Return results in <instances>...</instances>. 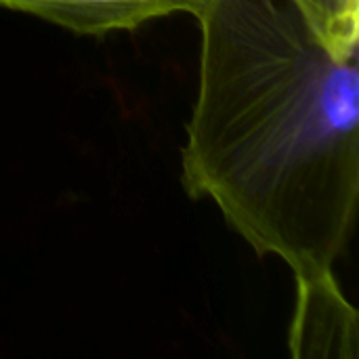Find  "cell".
<instances>
[{"label": "cell", "mask_w": 359, "mask_h": 359, "mask_svg": "<svg viewBox=\"0 0 359 359\" xmlns=\"http://www.w3.org/2000/svg\"><path fill=\"white\" fill-rule=\"evenodd\" d=\"M0 4L76 34L103 36L114 29H137L149 19L172 13L198 15L204 0H0Z\"/></svg>", "instance_id": "obj_3"}, {"label": "cell", "mask_w": 359, "mask_h": 359, "mask_svg": "<svg viewBox=\"0 0 359 359\" xmlns=\"http://www.w3.org/2000/svg\"><path fill=\"white\" fill-rule=\"evenodd\" d=\"M297 311L290 324V355L297 359L358 358V311L343 297L332 271L297 280Z\"/></svg>", "instance_id": "obj_2"}, {"label": "cell", "mask_w": 359, "mask_h": 359, "mask_svg": "<svg viewBox=\"0 0 359 359\" xmlns=\"http://www.w3.org/2000/svg\"><path fill=\"white\" fill-rule=\"evenodd\" d=\"M183 183L297 280L332 271L359 200L358 53L337 55L297 0H204Z\"/></svg>", "instance_id": "obj_1"}, {"label": "cell", "mask_w": 359, "mask_h": 359, "mask_svg": "<svg viewBox=\"0 0 359 359\" xmlns=\"http://www.w3.org/2000/svg\"><path fill=\"white\" fill-rule=\"evenodd\" d=\"M326 44L341 57L358 53L359 0H297Z\"/></svg>", "instance_id": "obj_4"}]
</instances>
